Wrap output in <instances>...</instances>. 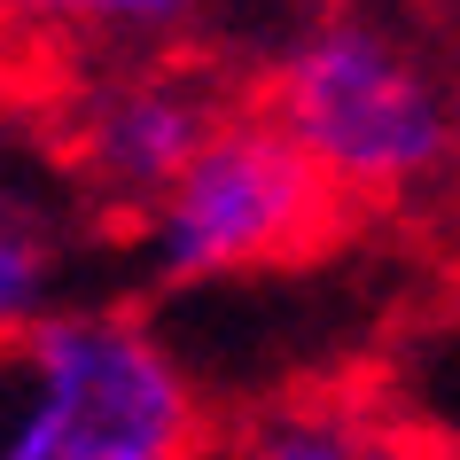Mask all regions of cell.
Returning <instances> with one entry per match:
<instances>
[{
	"label": "cell",
	"instance_id": "obj_1",
	"mask_svg": "<svg viewBox=\"0 0 460 460\" xmlns=\"http://www.w3.org/2000/svg\"><path fill=\"white\" fill-rule=\"evenodd\" d=\"M258 110L336 180L351 211H413L460 180L445 55L383 8H328L305 24L266 71Z\"/></svg>",
	"mask_w": 460,
	"mask_h": 460
},
{
	"label": "cell",
	"instance_id": "obj_2",
	"mask_svg": "<svg viewBox=\"0 0 460 460\" xmlns=\"http://www.w3.org/2000/svg\"><path fill=\"white\" fill-rule=\"evenodd\" d=\"M211 413L125 305H48L0 336V460H203Z\"/></svg>",
	"mask_w": 460,
	"mask_h": 460
},
{
	"label": "cell",
	"instance_id": "obj_3",
	"mask_svg": "<svg viewBox=\"0 0 460 460\" xmlns=\"http://www.w3.org/2000/svg\"><path fill=\"white\" fill-rule=\"evenodd\" d=\"M133 226H141L148 273L172 289H195V281L320 258L351 226V203L258 102H234Z\"/></svg>",
	"mask_w": 460,
	"mask_h": 460
},
{
	"label": "cell",
	"instance_id": "obj_4",
	"mask_svg": "<svg viewBox=\"0 0 460 460\" xmlns=\"http://www.w3.org/2000/svg\"><path fill=\"white\" fill-rule=\"evenodd\" d=\"M226 110L234 102H226V86L211 71L156 63V55H125L118 71H102L71 102L63 148H71V172H78V188L94 195V203L141 218Z\"/></svg>",
	"mask_w": 460,
	"mask_h": 460
},
{
	"label": "cell",
	"instance_id": "obj_5",
	"mask_svg": "<svg viewBox=\"0 0 460 460\" xmlns=\"http://www.w3.org/2000/svg\"><path fill=\"white\" fill-rule=\"evenodd\" d=\"M203 16V0H0V40L78 55H156Z\"/></svg>",
	"mask_w": 460,
	"mask_h": 460
},
{
	"label": "cell",
	"instance_id": "obj_6",
	"mask_svg": "<svg viewBox=\"0 0 460 460\" xmlns=\"http://www.w3.org/2000/svg\"><path fill=\"white\" fill-rule=\"evenodd\" d=\"M243 460H460L406 421H375L359 406H289L243 445Z\"/></svg>",
	"mask_w": 460,
	"mask_h": 460
},
{
	"label": "cell",
	"instance_id": "obj_7",
	"mask_svg": "<svg viewBox=\"0 0 460 460\" xmlns=\"http://www.w3.org/2000/svg\"><path fill=\"white\" fill-rule=\"evenodd\" d=\"M55 281H63V234L48 226L40 203L0 188V336H16L24 320L48 313Z\"/></svg>",
	"mask_w": 460,
	"mask_h": 460
},
{
	"label": "cell",
	"instance_id": "obj_8",
	"mask_svg": "<svg viewBox=\"0 0 460 460\" xmlns=\"http://www.w3.org/2000/svg\"><path fill=\"white\" fill-rule=\"evenodd\" d=\"M445 110H453V164H460V24L445 40Z\"/></svg>",
	"mask_w": 460,
	"mask_h": 460
},
{
	"label": "cell",
	"instance_id": "obj_9",
	"mask_svg": "<svg viewBox=\"0 0 460 460\" xmlns=\"http://www.w3.org/2000/svg\"><path fill=\"white\" fill-rule=\"evenodd\" d=\"M445 8H453V24H460V0H445Z\"/></svg>",
	"mask_w": 460,
	"mask_h": 460
}]
</instances>
